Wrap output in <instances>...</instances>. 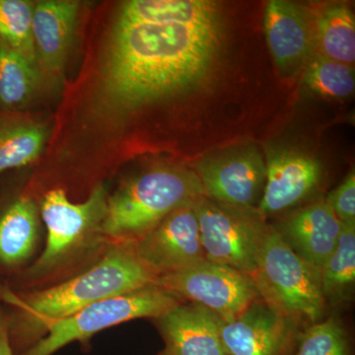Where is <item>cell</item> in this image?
Returning a JSON list of instances; mask_svg holds the SVG:
<instances>
[{
  "instance_id": "cell-1",
  "label": "cell",
  "mask_w": 355,
  "mask_h": 355,
  "mask_svg": "<svg viewBox=\"0 0 355 355\" xmlns=\"http://www.w3.org/2000/svg\"><path fill=\"white\" fill-rule=\"evenodd\" d=\"M221 26L216 1L123 3L100 62L96 116L114 119L197 85L216 62Z\"/></svg>"
},
{
  "instance_id": "cell-2",
  "label": "cell",
  "mask_w": 355,
  "mask_h": 355,
  "mask_svg": "<svg viewBox=\"0 0 355 355\" xmlns=\"http://www.w3.org/2000/svg\"><path fill=\"white\" fill-rule=\"evenodd\" d=\"M156 277L132 245L114 243L96 265L72 279L37 291L8 288L2 305L14 355L29 349L60 320L103 299L153 286Z\"/></svg>"
},
{
  "instance_id": "cell-3",
  "label": "cell",
  "mask_w": 355,
  "mask_h": 355,
  "mask_svg": "<svg viewBox=\"0 0 355 355\" xmlns=\"http://www.w3.org/2000/svg\"><path fill=\"white\" fill-rule=\"evenodd\" d=\"M108 196L104 184L81 202H72L62 189L44 193L40 200L46 230L43 249L31 266L6 282L8 288H46L80 275L101 260L114 244L103 229Z\"/></svg>"
},
{
  "instance_id": "cell-4",
  "label": "cell",
  "mask_w": 355,
  "mask_h": 355,
  "mask_svg": "<svg viewBox=\"0 0 355 355\" xmlns=\"http://www.w3.org/2000/svg\"><path fill=\"white\" fill-rule=\"evenodd\" d=\"M202 196L195 171L158 166L123 180L108 196L103 229L112 242L132 245L168 214Z\"/></svg>"
},
{
  "instance_id": "cell-5",
  "label": "cell",
  "mask_w": 355,
  "mask_h": 355,
  "mask_svg": "<svg viewBox=\"0 0 355 355\" xmlns=\"http://www.w3.org/2000/svg\"><path fill=\"white\" fill-rule=\"evenodd\" d=\"M251 277L261 300L301 330L323 319L321 270L293 252L272 225Z\"/></svg>"
},
{
  "instance_id": "cell-6",
  "label": "cell",
  "mask_w": 355,
  "mask_h": 355,
  "mask_svg": "<svg viewBox=\"0 0 355 355\" xmlns=\"http://www.w3.org/2000/svg\"><path fill=\"white\" fill-rule=\"evenodd\" d=\"M180 303L171 293L155 286L103 299L58 321L20 355H53L72 343L89 349L93 336L100 331L133 320L157 319Z\"/></svg>"
},
{
  "instance_id": "cell-7",
  "label": "cell",
  "mask_w": 355,
  "mask_h": 355,
  "mask_svg": "<svg viewBox=\"0 0 355 355\" xmlns=\"http://www.w3.org/2000/svg\"><path fill=\"white\" fill-rule=\"evenodd\" d=\"M205 259L252 277L270 225L257 209H240L202 196L193 205Z\"/></svg>"
},
{
  "instance_id": "cell-8",
  "label": "cell",
  "mask_w": 355,
  "mask_h": 355,
  "mask_svg": "<svg viewBox=\"0 0 355 355\" xmlns=\"http://www.w3.org/2000/svg\"><path fill=\"white\" fill-rule=\"evenodd\" d=\"M153 286L169 292L182 302L207 308L223 322L232 321L260 298L249 275L207 260L159 275Z\"/></svg>"
},
{
  "instance_id": "cell-9",
  "label": "cell",
  "mask_w": 355,
  "mask_h": 355,
  "mask_svg": "<svg viewBox=\"0 0 355 355\" xmlns=\"http://www.w3.org/2000/svg\"><path fill=\"white\" fill-rule=\"evenodd\" d=\"M207 198L240 209H256L263 196L266 166L254 146L203 158L195 171Z\"/></svg>"
},
{
  "instance_id": "cell-10",
  "label": "cell",
  "mask_w": 355,
  "mask_h": 355,
  "mask_svg": "<svg viewBox=\"0 0 355 355\" xmlns=\"http://www.w3.org/2000/svg\"><path fill=\"white\" fill-rule=\"evenodd\" d=\"M40 198L28 188L0 189V277L10 282L36 260L42 250Z\"/></svg>"
},
{
  "instance_id": "cell-11",
  "label": "cell",
  "mask_w": 355,
  "mask_h": 355,
  "mask_svg": "<svg viewBox=\"0 0 355 355\" xmlns=\"http://www.w3.org/2000/svg\"><path fill=\"white\" fill-rule=\"evenodd\" d=\"M193 205L174 210L132 245L137 258L156 277L207 260Z\"/></svg>"
},
{
  "instance_id": "cell-12",
  "label": "cell",
  "mask_w": 355,
  "mask_h": 355,
  "mask_svg": "<svg viewBox=\"0 0 355 355\" xmlns=\"http://www.w3.org/2000/svg\"><path fill=\"white\" fill-rule=\"evenodd\" d=\"M303 330L261 298L232 321L221 322L228 355H293Z\"/></svg>"
},
{
  "instance_id": "cell-13",
  "label": "cell",
  "mask_w": 355,
  "mask_h": 355,
  "mask_svg": "<svg viewBox=\"0 0 355 355\" xmlns=\"http://www.w3.org/2000/svg\"><path fill=\"white\" fill-rule=\"evenodd\" d=\"M266 166L265 189L256 209L265 219L309 197L323 176V168L316 158L291 149L272 151Z\"/></svg>"
},
{
  "instance_id": "cell-14",
  "label": "cell",
  "mask_w": 355,
  "mask_h": 355,
  "mask_svg": "<svg viewBox=\"0 0 355 355\" xmlns=\"http://www.w3.org/2000/svg\"><path fill=\"white\" fill-rule=\"evenodd\" d=\"M153 321L169 355H228L222 320L202 306L182 302Z\"/></svg>"
},
{
  "instance_id": "cell-15",
  "label": "cell",
  "mask_w": 355,
  "mask_h": 355,
  "mask_svg": "<svg viewBox=\"0 0 355 355\" xmlns=\"http://www.w3.org/2000/svg\"><path fill=\"white\" fill-rule=\"evenodd\" d=\"M343 224L326 200L293 212L273 228L300 258L321 270L336 246Z\"/></svg>"
},
{
  "instance_id": "cell-16",
  "label": "cell",
  "mask_w": 355,
  "mask_h": 355,
  "mask_svg": "<svg viewBox=\"0 0 355 355\" xmlns=\"http://www.w3.org/2000/svg\"><path fill=\"white\" fill-rule=\"evenodd\" d=\"M263 30L280 71L295 70L311 57L314 33L307 14L297 4L284 0L268 1Z\"/></svg>"
},
{
  "instance_id": "cell-17",
  "label": "cell",
  "mask_w": 355,
  "mask_h": 355,
  "mask_svg": "<svg viewBox=\"0 0 355 355\" xmlns=\"http://www.w3.org/2000/svg\"><path fill=\"white\" fill-rule=\"evenodd\" d=\"M78 3L41 1L35 4L32 33L37 64L58 78L64 71L73 42Z\"/></svg>"
},
{
  "instance_id": "cell-18",
  "label": "cell",
  "mask_w": 355,
  "mask_h": 355,
  "mask_svg": "<svg viewBox=\"0 0 355 355\" xmlns=\"http://www.w3.org/2000/svg\"><path fill=\"white\" fill-rule=\"evenodd\" d=\"M48 130L20 113L0 111V175L32 164L41 155Z\"/></svg>"
},
{
  "instance_id": "cell-19",
  "label": "cell",
  "mask_w": 355,
  "mask_h": 355,
  "mask_svg": "<svg viewBox=\"0 0 355 355\" xmlns=\"http://www.w3.org/2000/svg\"><path fill=\"white\" fill-rule=\"evenodd\" d=\"M313 33L317 53L354 67L355 18L349 6L340 3L326 7L318 14Z\"/></svg>"
},
{
  "instance_id": "cell-20",
  "label": "cell",
  "mask_w": 355,
  "mask_h": 355,
  "mask_svg": "<svg viewBox=\"0 0 355 355\" xmlns=\"http://www.w3.org/2000/svg\"><path fill=\"white\" fill-rule=\"evenodd\" d=\"M40 76L37 65L0 42V111L24 110L39 87Z\"/></svg>"
},
{
  "instance_id": "cell-21",
  "label": "cell",
  "mask_w": 355,
  "mask_h": 355,
  "mask_svg": "<svg viewBox=\"0 0 355 355\" xmlns=\"http://www.w3.org/2000/svg\"><path fill=\"white\" fill-rule=\"evenodd\" d=\"M321 284L327 306L335 307L352 296L355 284V223L343 224L336 246L322 266Z\"/></svg>"
},
{
  "instance_id": "cell-22",
  "label": "cell",
  "mask_w": 355,
  "mask_h": 355,
  "mask_svg": "<svg viewBox=\"0 0 355 355\" xmlns=\"http://www.w3.org/2000/svg\"><path fill=\"white\" fill-rule=\"evenodd\" d=\"M303 83L314 94L331 99H343L354 91V67L316 53L308 62Z\"/></svg>"
},
{
  "instance_id": "cell-23",
  "label": "cell",
  "mask_w": 355,
  "mask_h": 355,
  "mask_svg": "<svg viewBox=\"0 0 355 355\" xmlns=\"http://www.w3.org/2000/svg\"><path fill=\"white\" fill-rule=\"evenodd\" d=\"M34 7L26 0H0V42L38 67L32 33Z\"/></svg>"
},
{
  "instance_id": "cell-24",
  "label": "cell",
  "mask_w": 355,
  "mask_h": 355,
  "mask_svg": "<svg viewBox=\"0 0 355 355\" xmlns=\"http://www.w3.org/2000/svg\"><path fill=\"white\" fill-rule=\"evenodd\" d=\"M293 355H354V350L343 324L330 318L303 331Z\"/></svg>"
},
{
  "instance_id": "cell-25",
  "label": "cell",
  "mask_w": 355,
  "mask_h": 355,
  "mask_svg": "<svg viewBox=\"0 0 355 355\" xmlns=\"http://www.w3.org/2000/svg\"><path fill=\"white\" fill-rule=\"evenodd\" d=\"M326 202L340 223H355L354 170L349 173L338 188L329 193Z\"/></svg>"
},
{
  "instance_id": "cell-26",
  "label": "cell",
  "mask_w": 355,
  "mask_h": 355,
  "mask_svg": "<svg viewBox=\"0 0 355 355\" xmlns=\"http://www.w3.org/2000/svg\"><path fill=\"white\" fill-rule=\"evenodd\" d=\"M0 355H14L7 335L6 309L2 304H0Z\"/></svg>"
},
{
  "instance_id": "cell-27",
  "label": "cell",
  "mask_w": 355,
  "mask_h": 355,
  "mask_svg": "<svg viewBox=\"0 0 355 355\" xmlns=\"http://www.w3.org/2000/svg\"><path fill=\"white\" fill-rule=\"evenodd\" d=\"M7 291H8V286H7L6 280L2 279L1 277H0V304L3 303Z\"/></svg>"
},
{
  "instance_id": "cell-28",
  "label": "cell",
  "mask_w": 355,
  "mask_h": 355,
  "mask_svg": "<svg viewBox=\"0 0 355 355\" xmlns=\"http://www.w3.org/2000/svg\"><path fill=\"white\" fill-rule=\"evenodd\" d=\"M157 355H169V354H168L167 352H166L165 350L163 349V350H161V352H159V354Z\"/></svg>"
}]
</instances>
